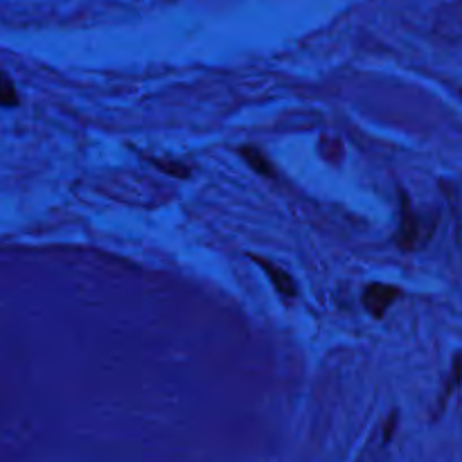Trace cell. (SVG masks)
I'll list each match as a JSON object with an SVG mask.
<instances>
[{
  "instance_id": "6da1fadb",
  "label": "cell",
  "mask_w": 462,
  "mask_h": 462,
  "mask_svg": "<svg viewBox=\"0 0 462 462\" xmlns=\"http://www.w3.org/2000/svg\"><path fill=\"white\" fill-rule=\"evenodd\" d=\"M438 217L436 215H420L413 210L409 197L402 192V221L400 230H397V246L402 251H418L431 242L433 233H436Z\"/></svg>"
},
{
  "instance_id": "7a4b0ae2",
  "label": "cell",
  "mask_w": 462,
  "mask_h": 462,
  "mask_svg": "<svg viewBox=\"0 0 462 462\" xmlns=\"http://www.w3.org/2000/svg\"><path fill=\"white\" fill-rule=\"evenodd\" d=\"M402 296V291L391 284L374 282L370 287H365L364 291V307L374 316V319H383L388 310L397 302V298Z\"/></svg>"
},
{
  "instance_id": "3957f363",
  "label": "cell",
  "mask_w": 462,
  "mask_h": 462,
  "mask_svg": "<svg viewBox=\"0 0 462 462\" xmlns=\"http://www.w3.org/2000/svg\"><path fill=\"white\" fill-rule=\"evenodd\" d=\"M253 260H255L257 264H260V269L264 271L266 275H269L271 282H273V287L278 289L280 296H284V298H293V296H296L298 287H296V282H293V278L287 273V271L280 269V266H275L273 262L262 260V257H253Z\"/></svg>"
},
{
  "instance_id": "277c9868",
  "label": "cell",
  "mask_w": 462,
  "mask_h": 462,
  "mask_svg": "<svg viewBox=\"0 0 462 462\" xmlns=\"http://www.w3.org/2000/svg\"><path fill=\"white\" fill-rule=\"evenodd\" d=\"M242 156H244V161H246L248 165H251L253 170L257 171V174L269 176V179H275L273 165H271V162L266 161V156H262V152H257L255 147H244Z\"/></svg>"
},
{
  "instance_id": "5b68a950",
  "label": "cell",
  "mask_w": 462,
  "mask_h": 462,
  "mask_svg": "<svg viewBox=\"0 0 462 462\" xmlns=\"http://www.w3.org/2000/svg\"><path fill=\"white\" fill-rule=\"evenodd\" d=\"M18 104V93L14 88L12 79L0 70V106H16Z\"/></svg>"
}]
</instances>
